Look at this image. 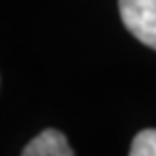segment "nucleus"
<instances>
[{
    "instance_id": "obj_1",
    "label": "nucleus",
    "mask_w": 156,
    "mask_h": 156,
    "mask_svg": "<svg viewBox=\"0 0 156 156\" xmlns=\"http://www.w3.org/2000/svg\"><path fill=\"white\" fill-rule=\"evenodd\" d=\"M119 15L141 44L156 50V0H119Z\"/></svg>"
},
{
    "instance_id": "obj_2",
    "label": "nucleus",
    "mask_w": 156,
    "mask_h": 156,
    "mask_svg": "<svg viewBox=\"0 0 156 156\" xmlns=\"http://www.w3.org/2000/svg\"><path fill=\"white\" fill-rule=\"evenodd\" d=\"M22 156H74V150L69 147L61 130L48 128L44 132H39L24 147Z\"/></svg>"
},
{
    "instance_id": "obj_3",
    "label": "nucleus",
    "mask_w": 156,
    "mask_h": 156,
    "mask_svg": "<svg viewBox=\"0 0 156 156\" xmlns=\"http://www.w3.org/2000/svg\"><path fill=\"white\" fill-rule=\"evenodd\" d=\"M128 156H156V130L154 128L141 130L132 139Z\"/></svg>"
}]
</instances>
